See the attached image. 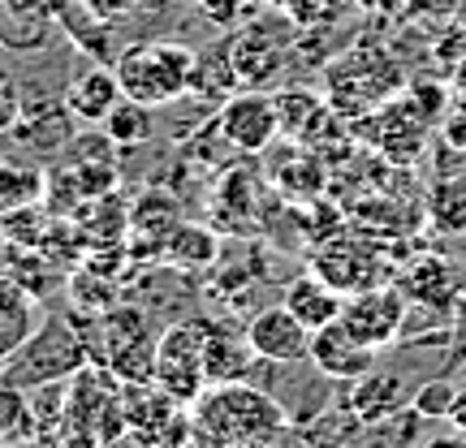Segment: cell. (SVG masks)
<instances>
[{
	"instance_id": "9c48e42d",
	"label": "cell",
	"mask_w": 466,
	"mask_h": 448,
	"mask_svg": "<svg viewBox=\"0 0 466 448\" xmlns=\"http://www.w3.org/2000/svg\"><path fill=\"white\" fill-rule=\"evenodd\" d=\"M311 366H316L324 380L354 383V380H363L367 371H376V349L363 345V341L337 319V324H324V328L311 333Z\"/></svg>"
},
{
	"instance_id": "30bf717a",
	"label": "cell",
	"mask_w": 466,
	"mask_h": 448,
	"mask_svg": "<svg viewBox=\"0 0 466 448\" xmlns=\"http://www.w3.org/2000/svg\"><path fill=\"white\" fill-rule=\"evenodd\" d=\"M229 61L242 91H264V83L281 74L285 52L264 26H242V31H229Z\"/></svg>"
},
{
	"instance_id": "2e32d148",
	"label": "cell",
	"mask_w": 466,
	"mask_h": 448,
	"mask_svg": "<svg viewBox=\"0 0 466 448\" xmlns=\"http://www.w3.org/2000/svg\"><path fill=\"white\" fill-rule=\"evenodd\" d=\"M264 363L247 336L225 333L220 324H208V349H203V366H208V383H233V380H250L255 366Z\"/></svg>"
},
{
	"instance_id": "ac0fdd59",
	"label": "cell",
	"mask_w": 466,
	"mask_h": 448,
	"mask_svg": "<svg viewBox=\"0 0 466 448\" xmlns=\"http://www.w3.org/2000/svg\"><path fill=\"white\" fill-rule=\"evenodd\" d=\"M182 224V203L173 199L168 190H160V185H151V190H143L138 199L130 203V233L134 242H151L156 250H165L168 233Z\"/></svg>"
},
{
	"instance_id": "f1b7e54d",
	"label": "cell",
	"mask_w": 466,
	"mask_h": 448,
	"mask_svg": "<svg viewBox=\"0 0 466 448\" xmlns=\"http://www.w3.org/2000/svg\"><path fill=\"white\" fill-rule=\"evenodd\" d=\"M445 143L450 147H466V91H462V100L453 104V113L445 116Z\"/></svg>"
},
{
	"instance_id": "8fae6325",
	"label": "cell",
	"mask_w": 466,
	"mask_h": 448,
	"mask_svg": "<svg viewBox=\"0 0 466 448\" xmlns=\"http://www.w3.org/2000/svg\"><path fill=\"white\" fill-rule=\"evenodd\" d=\"M56 26H61V35H69V44L83 52L86 61L113 65L121 56V48H116V22L100 17L86 0H69L66 9L56 14Z\"/></svg>"
},
{
	"instance_id": "836d02e7",
	"label": "cell",
	"mask_w": 466,
	"mask_h": 448,
	"mask_svg": "<svg viewBox=\"0 0 466 448\" xmlns=\"http://www.w3.org/2000/svg\"><path fill=\"white\" fill-rule=\"evenodd\" d=\"M255 5H259V9H264V5H268V9H285L289 0H255Z\"/></svg>"
},
{
	"instance_id": "4316f807",
	"label": "cell",
	"mask_w": 466,
	"mask_h": 448,
	"mask_svg": "<svg viewBox=\"0 0 466 448\" xmlns=\"http://www.w3.org/2000/svg\"><path fill=\"white\" fill-rule=\"evenodd\" d=\"M199 5V17L208 26H217V31H238L242 26V17L250 9H259L255 0H195Z\"/></svg>"
},
{
	"instance_id": "3957f363",
	"label": "cell",
	"mask_w": 466,
	"mask_h": 448,
	"mask_svg": "<svg viewBox=\"0 0 466 448\" xmlns=\"http://www.w3.org/2000/svg\"><path fill=\"white\" fill-rule=\"evenodd\" d=\"M86 336L69 324V319H44L31 333V341L17 349L9 363H0V380L22 388V393H35L44 383H66L69 375H83L86 371Z\"/></svg>"
},
{
	"instance_id": "8992f818",
	"label": "cell",
	"mask_w": 466,
	"mask_h": 448,
	"mask_svg": "<svg viewBox=\"0 0 466 448\" xmlns=\"http://www.w3.org/2000/svg\"><path fill=\"white\" fill-rule=\"evenodd\" d=\"M217 134L220 143L242 155H259L272 147V138H281V121H277V100L264 91H238L217 108Z\"/></svg>"
},
{
	"instance_id": "ba28073f",
	"label": "cell",
	"mask_w": 466,
	"mask_h": 448,
	"mask_svg": "<svg viewBox=\"0 0 466 448\" xmlns=\"http://www.w3.org/2000/svg\"><path fill=\"white\" fill-rule=\"evenodd\" d=\"M247 341H250V349L272 366L311 363V328H307L285 302L281 306H264V311L250 315Z\"/></svg>"
},
{
	"instance_id": "d6986e66",
	"label": "cell",
	"mask_w": 466,
	"mask_h": 448,
	"mask_svg": "<svg viewBox=\"0 0 466 448\" xmlns=\"http://www.w3.org/2000/svg\"><path fill=\"white\" fill-rule=\"evenodd\" d=\"M220 237L212 229H203V224H177V229L168 233L165 242V264L173 267V272H203V267H217L220 259Z\"/></svg>"
},
{
	"instance_id": "484cf974",
	"label": "cell",
	"mask_w": 466,
	"mask_h": 448,
	"mask_svg": "<svg viewBox=\"0 0 466 448\" xmlns=\"http://www.w3.org/2000/svg\"><path fill=\"white\" fill-rule=\"evenodd\" d=\"M31 397L0 380V440H17L22 432H31Z\"/></svg>"
},
{
	"instance_id": "277c9868",
	"label": "cell",
	"mask_w": 466,
	"mask_h": 448,
	"mask_svg": "<svg viewBox=\"0 0 466 448\" xmlns=\"http://www.w3.org/2000/svg\"><path fill=\"white\" fill-rule=\"evenodd\" d=\"M208 324L212 319H182L156 336V388L177 405H195V397L208 388Z\"/></svg>"
},
{
	"instance_id": "5b68a950",
	"label": "cell",
	"mask_w": 466,
	"mask_h": 448,
	"mask_svg": "<svg viewBox=\"0 0 466 448\" xmlns=\"http://www.w3.org/2000/svg\"><path fill=\"white\" fill-rule=\"evenodd\" d=\"M406 315H410V298L401 294V284H371V289H359V294L346 298L341 324H346L363 345H371L380 353V349L401 341Z\"/></svg>"
},
{
	"instance_id": "603a6c76",
	"label": "cell",
	"mask_w": 466,
	"mask_h": 448,
	"mask_svg": "<svg viewBox=\"0 0 466 448\" xmlns=\"http://www.w3.org/2000/svg\"><path fill=\"white\" fill-rule=\"evenodd\" d=\"M44 182H48L44 168L0 155V216H9L17 207H31V203H44Z\"/></svg>"
},
{
	"instance_id": "6da1fadb",
	"label": "cell",
	"mask_w": 466,
	"mask_h": 448,
	"mask_svg": "<svg viewBox=\"0 0 466 448\" xmlns=\"http://www.w3.org/2000/svg\"><path fill=\"white\" fill-rule=\"evenodd\" d=\"M285 427H289V414L281 401L247 380L208 383L195 397V432L217 448H250L264 440H281Z\"/></svg>"
},
{
	"instance_id": "cb8c5ba5",
	"label": "cell",
	"mask_w": 466,
	"mask_h": 448,
	"mask_svg": "<svg viewBox=\"0 0 466 448\" xmlns=\"http://www.w3.org/2000/svg\"><path fill=\"white\" fill-rule=\"evenodd\" d=\"M104 134H108L121 151L126 147H147L151 134H156V116H151L147 104L126 100V95H121V100L113 104V113L104 116Z\"/></svg>"
},
{
	"instance_id": "7402d4cb",
	"label": "cell",
	"mask_w": 466,
	"mask_h": 448,
	"mask_svg": "<svg viewBox=\"0 0 466 448\" xmlns=\"http://www.w3.org/2000/svg\"><path fill=\"white\" fill-rule=\"evenodd\" d=\"M401 294L406 298L423 302V306H441V311H450L453 302H458V276H453L450 264H441V259H423L406 272V281H401Z\"/></svg>"
},
{
	"instance_id": "44dd1931",
	"label": "cell",
	"mask_w": 466,
	"mask_h": 448,
	"mask_svg": "<svg viewBox=\"0 0 466 448\" xmlns=\"http://www.w3.org/2000/svg\"><path fill=\"white\" fill-rule=\"evenodd\" d=\"M277 100V121H281V138H294V143H311L319 134V125L329 121V104L311 95V91H299V86H289L281 95H272Z\"/></svg>"
},
{
	"instance_id": "d4e9b609",
	"label": "cell",
	"mask_w": 466,
	"mask_h": 448,
	"mask_svg": "<svg viewBox=\"0 0 466 448\" xmlns=\"http://www.w3.org/2000/svg\"><path fill=\"white\" fill-rule=\"evenodd\" d=\"M462 393L466 388L458 380H445V375H441V380H428L423 388H415V401H410V405H415L423 418H453L458 405H462Z\"/></svg>"
},
{
	"instance_id": "d590c367",
	"label": "cell",
	"mask_w": 466,
	"mask_h": 448,
	"mask_svg": "<svg viewBox=\"0 0 466 448\" xmlns=\"http://www.w3.org/2000/svg\"><path fill=\"white\" fill-rule=\"evenodd\" d=\"M0 448H9V440H0Z\"/></svg>"
},
{
	"instance_id": "f546056e",
	"label": "cell",
	"mask_w": 466,
	"mask_h": 448,
	"mask_svg": "<svg viewBox=\"0 0 466 448\" xmlns=\"http://www.w3.org/2000/svg\"><path fill=\"white\" fill-rule=\"evenodd\" d=\"M86 5H91V9H96L100 17H108V22H121V17L134 14L143 0H86Z\"/></svg>"
},
{
	"instance_id": "4dcf8cb0",
	"label": "cell",
	"mask_w": 466,
	"mask_h": 448,
	"mask_svg": "<svg viewBox=\"0 0 466 448\" xmlns=\"http://www.w3.org/2000/svg\"><path fill=\"white\" fill-rule=\"evenodd\" d=\"M419 448H466V432L458 427V432H441V435H432V440H423Z\"/></svg>"
},
{
	"instance_id": "8d00e7d4",
	"label": "cell",
	"mask_w": 466,
	"mask_h": 448,
	"mask_svg": "<svg viewBox=\"0 0 466 448\" xmlns=\"http://www.w3.org/2000/svg\"><path fill=\"white\" fill-rule=\"evenodd\" d=\"M26 448H44V444H26Z\"/></svg>"
},
{
	"instance_id": "e0dca14e",
	"label": "cell",
	"mask_w": 466,
	"mask_h": 448,
	"mask_svg": "<svg viewBox=\"0 0 466 448\" xmlns=\"http://www.w3.org/2000/svg\"><path fill=\"white\" fill-rule=\"evenodd\" d=\"M39 298L31 289H22L17 281H0V363H9L17 349L31 341L39 328Z\"/></svg>"
},
{
	"instance_id": "52a82bcc",
	"label": "cell",
	"mask_w": 466,
	"mask_h": 448,
	"mask_svg": "<svg viewBox=\"0 0 466 448\" xmlns=\"http://www.w3.org/2000/svg\"><path fill=\"white\" fill-rule=\"evenodd\" d=\"M78 116L69 113L66 95L56 100V95H44V100H26L22 104V113H17L14 121V143L22 151H31V155H44V160H52V155H66L69 143L78 138Z\"/></svg>"
},
{
	"instance_id": "e575fe53",
	"label": "cell",
	"mask_w": 466,
	"mask_h": 448,
	"mask_svg": "<svg viewBox=\"0 0 466 448\" xmlns=\"http://www.w3.org/2000/svg\"><path fill=\"white\" fill-rule=\"evenodd\" d=\"M250 448H281L277 440H264V444H250Z\"/></svg>"
},
{
	"instance_id": "4fadbf2b",
	"label": "cell",
	"mask_w": 466,
	"mask_h": 448,
	"mask_svg": "<svg viewBox=\"0 0 466 448\" xmlns=\"http://www.w3.org/2000/svg\"><path fill=\"white\" fill-rule=\"evenodd\" d=\"M410 388L401 375L393 371H367L363 380L350 383V397L346 405L359 414V423H384V418L401 414V410H410Z\"/></svg>"
},
{
	"instance_id": "1f68e13d",
	"label": "cell",
	"mask_w": 466,
	"mask_h": 448,
	"mask_svg": "<svg viewBox=\"0 0 466 448\" xmlns=\"http://www.w3.org/2000/svg\"><path fill=\"white\" fill-rule=\"evenodd\" d=\"M9 267H14V242L0 229V281H9Z\"/></svg>"
},
{
	"instance_id": "83f0119b",
	"label": "cell",
	"mask_w": 466,
	"mask_h": 448,
	"mask_svg": "<svg viewBox=\"0 0 466 448\" xmlns=\"http://www.w3.org/2000/svg\"><path fill=\"white\" fill-rule=\"evenodd\" d=\"M22 86H17V78L9 74V69L0 65V134H9L14 130V121L17 113H22Z\"/></svg>"
},
{
	"instance_id": "5bb4252c",
	"label": "cell",
	"mask_w": 466,
	"mask_h": 448,
	"mask_svg": "<svg viewBox=\"0 0 466 448\" xmlns=\"http://www.w3.org/2000/svg\"><path fill=\"white\" fill-rule=\"evenodd\" d=\"M281 302L302 319V324H307V328H311V333L324 328V324H337L341 311H346V294H341L333 281H324L319 272H299L294 281L285 284Z\"/></svg>"
},
{
	"instance_id": "7a4b0ae2",
	"label": "cell",
	"mask_w": 466,
	"mask_h": 448,
	"mask_svg": "<svg viewBox=\"0 0 466 448\" xmlns=\"http://www.w3.org/2000/svg\"><path fill=\"white\" fill-rule=\"evenodd\" d=\"M195 61L199 52L177 39H138L130 48H121L113 61L116 83L126 100H138L147 108H165L190 95V78H195Z\"/></svg>"
},
{
	"instance_id": "7c38bea8",
	"label": "cell",
	"mask_w": 466,
	"mask_h": 448,
	"mask_svg": "<svg viewBox=\"0 0 466 448\" xmlns=\"http://www.w3.org/2000/svg\"><path fill=\"white\" fill-rule=\"evenodd\" d=\"M121 100V83H116V69L91 61L83 65L74 78L66 83V104L69 113L78 116L83 125H104V116L113 113V104Z\"/></svg>"
},
{
	"instance_id": "9a60e30c",
	"label": "cell",
	"mask_w": 466,
	"mask_h": 448,
	"mask_svg": "<svg viewBox=\"0 0 466 448\" xmlns=\"http://www.w3.org/2000/svg\"><path fill=\"white\" fill-rule=\"evenodd\" d=\"M56 17L39 0H0V48L39 52L52 39Z\"/></svg>"
},
{
	"instance_id": "d6a6232c",
	"label": "cell",
	"mask_w": 466,
	"mask_h": 448,
	"mask_svg": "<svg viewBox=\"0 0 466 448\" xmlns=\"http://www.w3.org/2000/svg\"><path fill=\"white\" fill-rule=\"evenodd\" d=\"M39 5H44V9H48V14L56 17V14H61V9H66V5H69V0H39Z\"/></svg>"
},
{
	"instance_id": "ffe728a7",
	"label": "cell",
	"mask_w": 466,
	"mask_h": 448,
	"mask_svg": "<svg viewBox=\"0 0 466 448\" xmlns=\"http://www.w3.org/2000/svg\"><path fill=\"white\" fill-rule=\"evenodd\" d=\"M242 83H238V74H233V61H229V39H220L212 48L199 52V61H195V78H190V95L195 100H208V104H225L229 95H238Z\"/></svg>"
}]
</instances>
